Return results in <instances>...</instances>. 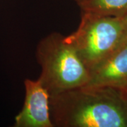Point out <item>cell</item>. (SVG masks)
Listing matches in <instances>:
<instances>
[{"label":"cell","instance_id":"cell-1","mask_svg":"<svg viewBox=\"0 0 127 127\" xmlns=\"http://www.w3.org/2000/svg\"><path fill=\"white\" fill-rule=\"evenodd\" d=\"M54 127H127V95L122 88L84 86L50 96Z\"/></svg>","mask_w":127,"mask_h":127},{"label":"cell","instance_id":"cell-2","mask_svg":"<svg viewBox=\"0 0 127 127\" xmlns=\"http://www.w3.org/2000/svg\"><path fill=\"white\" fill-rule=\"evenodd\" d=\"M35 56L41 67L38 80L50 96L86 86L89 81L88 68L59 32L41 39Z\"/></svg>","mask_w":127,"mask_h":127},{"label":"cell","instance_id":"cell-3","mask_svg":"<svg viewBox=\"0 0 127 127\" xmlns=\"http://www.w3.org/2000/svg\"><path fill=\"white\" fill-rule=\"evenodd\" d=\"M65 38L90 71L127 40V31L123 17L81 12L76 31Z\"/></svg>","mask_w":127,"mask_h":127},{"label":"cell","instance_id":"cell-4","mask_svg":"<svg viewBox=\"0 0 127 127\" xmlns=\"http://www.w3.org/2000/svg\"><path fill=\"white\" fill-rule=\"evenodd\" d=\"M25 100L23 107L10 127H54L50 112V94L37 80L24 81Z\"/></svg>","mask_w":127,"mask_h":127},{"label":"cell","instance_id":"cell-5","mask_svg":"<svg viewBox=\"0 0 127 127\" xmlns=\"http://www.w3.org/2000/svg\"><path fill=\"white\" fill-rule=\"evenodd\" d=\"M86 86H127V40L90 69Z\"/></svg>","mask_w":127,"mask_h":127},{"label":"cell","instance_id":"cell-6","mask_svg":"<svg viewBox=\"0 0 127 127\" xmlns=\"http://www.w3.org/2000/svg\"><path fill=\"white\" fill-rule=\"evenodd\" d=\"M81 12L124 17L127 15V0H86L79 4Z\"/></svg>","mask_w":127,"mask_h":127},{"label":"cell","instance_id":"cell-7","mask_svg":"<svg viewBox=\"0 0 127 127\" xmlns=\"http://www.w3.org/2000/svg\"><path fill=\"white\" fill-rule=\"evenodd\" d=\"M74 1H76V2L78 3V4L79 5L80 4H81L82 2H83L84 1H86V0H74Z\"/></svg>","mask_w":127,"mask_h":127},{"label":"cell","instance_id":"cell-8","mask_svg":"<svg viewBox=\"0 0 127 127\" xmlns=\"http://www.w3.org/2000/svg\"><path fill=\"white\" fill-rule=\"evenodd\" d=\"M124 19V21H125V24H126V28H127V15L125 16L124 17H123Z\"/></svg>","mask_w":127,"mask_h":127},{"label":"cell","instance_id":"cell-9","mask_svg":"<svg viewBox=\"0 0 127 127\" xmlns=\"http://www.w3.org/2000/svg\"><path fill=\"white\" fill-rule=\"evenodd\" d=\"M124 90L125 91V92H126V93H127V86L125 88H124Z\"/></svg>","mask_w":127,"mask_h":127}]
</instances>
